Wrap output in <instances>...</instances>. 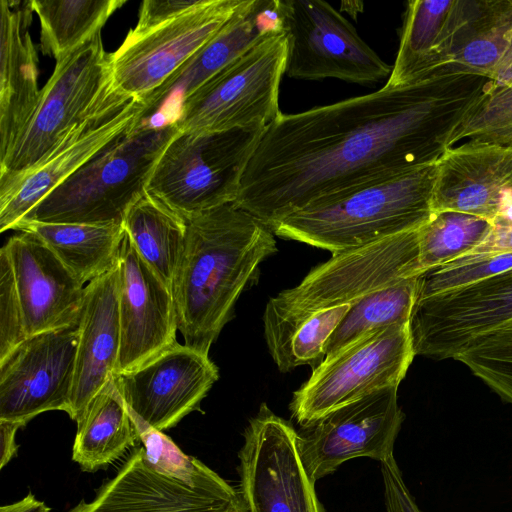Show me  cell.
Masks as SVG:
<instances>
[{"label":"cell","mask_w":512,"mask_h":512,"mask_svg":"<svg viewBox=\"0 0 512 512\" xmlns=\"http://www.w3.org/2000/svg\"><path fill=\"white\" fill-rule=\"evenodd\" d=\"M387 512H421L410 493L402 472L391 456L380 462Z\"/></svg>","instance_id":"ab89813d"},{"label":"cell","mask_w":512,"mask_h":512,"mask_svg":"<svg viewBox=\"0 0 512 512\" xmlns=\"http://www.w3.org/2000/svg\"><path fill=\"white\" fill-rule=\"evenodd\" d=\"M177 132L172 122H141L61 183L22 221L123 224Z\"/></svg>","instance_id":"277c9868"},{"label":"cell","mask_w":512,"mask_h":512,"mask_svg":"<svg viewBox=\"0 0 512 512\" xmlns=\"http://www.w3.org/2000/svg\"><path fill=\"white\" fill-rule=\"evenodd\" d=\"M13 230L38 236L83 284L118 266L125 235L123 224L22 221Z\"/></svg>","instance_id":"4316f807"},{"label":"cell","mask_w":512,"mask_h":512,"mask_svg":"<svg viewBox=\"0 0 512 512\" xmlns=\"http://www.w3.org/2000/svg\"><path fill=\"white\" fill-rule=\"evenodd\" d=\"M281 30L279 0H243L218 33L142 102L143 121L173 95L180 102L262 38Z\"/></svg>","instance_id":"603a6c76"},{"label":"cell","mask_w":512,"mask_h":512,"mask_svg":"<svg viewBox=\"0 0 512 512\" xmlns=\"http://www.w3.org/2000/svg\"><path fill=\"white\" fill-rule=\"evenodd\" d=\"M22 306L9 254L0 250V362L26 338Z\"/></svg>","instance_id":"74e56055"},{"label":"cell","mask_w":512,"mask_h":512,"mask_svg":"<svg viewBox=\"0 0 512 512\" xmlns=\"http://www.w3.org/2000/svg\"><path fill=\"white\" fill-rule=\"evenodd\" d=\"M244 512H324L297 447V431L263 403L239 451Z\"/></svg>","instance_id":"8fae6325"},{"label":"cell","mask_w":512,"mask_h":512,"mask_svg":"<svg viewBox=\"0 0 512 512\" xmlns=\"http://www.w3.org/2000/svg\"><path fill=\"white\" fill-rule=\"evenodd\" d=\"M351 305L319 311L291 325L264 327L268 351L277 368L289 372L309 365L312 370L326 356V346Z\"/></svg>","instance_id":"1f68e13d"},{"label":"cell","mask_w":512,"mask_h":512,"mask_svg":"<svg viewBox=\"0 0 512 512\" xmlns=\"http://www.w3.org/2000/svg\"><path fill=\"white\" fill-rule=\"evenodd\" d=\"M287 54L284 30L265 36L183 98L170 122L184 132L266 128L281 113L279 86Z\"/></svg>","instance_id":"ba28073f"},{"label":"cell","mask_w":512,"mask_h":512,"mask_svg":"<svg viewBox=\"0 0 512 512\" xmlns=\"http://www.w3.org/2000/svg\"><path fill=\"white\" fill-rule=\"evenodd\" d=\"M142 103L125 95L79 124L42 163L0 191V231L13 230L48 194L143 121Z\"/></svg>","instance_id":"2e32d148"},{"label":"cell","mask_w":512,"mask_h":512,"mask_svg":"<svg viewBox=\"0 0 512 512\" xmlns=\"http://www.w3.org/2000/svg\"><path fill=\"white\" fill-rule=\"evenodd\" d=\"M453 1L414 0L407 3L399 49L384 86H406L436 72Z\"/></svg>","instance_id":"f1b7e54d"},{"label":"cell","mask_w":512,"mask_h":512,"mask_svg":"<svg viewBox=\"0 0 512 512\" xmlns=\"http://www.w3.org/2000/svg\"><path fill=\"white\" fill-rule=\"evenodd\" d=\"M264 130L178 131L159 158L146 192L184 220L234 202Z\"/></svg>","instance_id":"8992f818"},{"label":"cell","mask_w":512,"mask_h":512,"mask_svg":"<svg viewBox=\"0 0 512 512\" xmlns=\"http://www.w3.org/2000/svg\"><path fill=\"white\" fill-rule=\"evenodd\" d=\"M488 82L441 70L406 86L281 112L263 131L234 204L272 228L319 199L436 162Z\"/></svg>","instance_id":"6da1fadb"},{"label":"cell","mask_w":512,"mask_h":512,"mask_svg":"<svg viewBox=\"0 0 512 512\" xmlns=\"http://www.w3.org/2000/svg\"><path fill=\"white\" fill-rule=\"evenodd\" d=\"M414 357L409 322L371 331L312 370L293 394L292 417L308 426L339 407L398 387Z\"/></svg>","instance_id":"9c48e42d"},{"label":"cell","mask_w":512,"mask_h":512,"mask_svg":"<svg viewBox=\"0 0 512 512\" xmlns=\"http://www.w3.org/2000/svg\"><path fill=\"white\" fill-rule=\"evenodd\" d=\"M32 12L30 1H0V160L40 100L38 55L29 33Z\"/></svg>","instance_id":"cb8c5ba5"},{"label":"cell","mask_w":512,"mask_h":512,"mask_svg":"<svg viewBox=\"0 0 512 512\" xmlns=\"http://www.w3.org/2000/svg\"><path fill=\"white\" fill-rule=\"evenodd\" d=\"M288 37L285 74L305 80L336 78L367 85L392 67L359 36L354 26L321 0H279Z\"/></svg>","instance_id":"30bf717a"},{"label":"cell","mask_w":512,"mask_h":512,"mask_svg":"<svg viewBox=\"0 0 512 512\" xmlns=\"http://www.w3.org/2000/svg\"><path fill=\"white\" fill-rule=\"evenodd\" d=\"M512 82V64L492 82L493 87H500Z\"/></svg>","instance_id":"ee69618b"},{"label":"cell","mask_w":512,"mask_h":512,"mask_svg":"<svg viewBox=\"0 0 512 512\" xmlns=\"http://www.w3.org/2000/svg\"><path fill=\"white\" fill-rule=\"evenodd\" d=\"M118 306L120 351L114 375L143 365L177 342L172 292L126 232L119 256Z\"/></svg>","instance_id":"ac0fdd59"},{"label":"cell","mask_w":512,"mask_h":512,"mask_svg":"<svg viewBox=\"0 0 512 512\" xmlns=\"http://www.w3.org/2000/svg\"><path fill=\"white\" fill-rule=\"evenodd\" d=\"M502 328L512 329V323H510L509 325L502 327ZM502 328H500V329H502Z\"/></svg>","instance_id":"f6af8a7d"},{"label":"cell","mask_w":512,"mask_h":512,"mask_svg":"<svg viewBox=\"0 0 512 512\" xmlns=\"http://www.w3.org/2000/svg\"><path fill=\"white\" fill-rule=\"evenodd\" d=\"M405 415L398 387L384 389L339 407L297 432V447L310 479L335 472L344 462L393 456Z\"/></svg>","instance_id":"7c38bea8"},{"label":"cell","mask_w":512,"mask_h":512,"mask_svg":"<svg viewBox=\"0 0 512 512\" xmlns=\"http://www.w3.org/2000/svg\"><path fill=\"white\" fill-rule=\"evenodd\" d=\"M236 512H244L243 506L240 509H238Z\"/></svg>","instance_id":"bcb514c9"},{"label":"cell","mask_w":512,"mask_h":512,"mask_svg":"<svg viewBox=\"0 0 512 512\" xmlns=\"http://www.w3.org/2000/svg\"><path fill=\"white\" fill-rule=\"evenodd\" d=\"M418 277L397 281L351 304L327 343L325 358L371 331L409 322L417 300Z\"/></svg>","instance_id":"4dcf8cb0"},{"label":"cell","mask_w":512,"mask_h":512,"mask_svg":"<svg viewBox=\"0 0 512 512\" xmlns=\"http://www.w3.org/2000/svg\"><path fill=\"white\" fill-rule=\"evenodd\" d=\"M185 221V248L172 289L176 323L186 346L209 354L260 264L277 252L275 234L234 202Z\"/></svg>","instance_id":"7a4b0ae2"},{"label":"cell","mask_w":512,"mask_h":512,"mask_svg":"<svg viewBox=\"0 0 512 512\" xmlns=\"http://www.w3.org/2000/svg\"><path fill=\"white\" fill-rule=\"evenodd\" d=\"M449 32L441 70L494 82L512 64V0H454Z\"/></svg>","instance_id":"d4e9b609"},{"label":"cell","mask_w":512,"mask_h":512,"mask_svg":"<svg viewBox=\"0 0 512 512\" xmlns=\"http://www.w3.org/2000/svg\"><path fill=\"white\" fill-rule=\"evenodd\" d=\"M499 397L512 404V329L479 336L455 358Z\"/></svg>","instance_id":"d590c367"},{"label":"cell","mask_w":512,"mask_h":512,"mask_svg":"<svg viewBox=\"0 0 512 512\" xmlns=\"http://www.w3.org/2000/svg\"><path fill=\"white\" fill-rule=\"evenodd\" d=\"M436 174L437 161L329 195L271 230L335 254L419 229L433 214Z\"/></svg>","instance_id":"3957f363"},{"label":"cell","mask_w":512,"mask_h":512,"mask_svg":"<svg viewBox=\"0 0 512 512\" xmlns=\"http://www.w3.org/2000/svg\"><path fill=\"white\" fill-rule=\"evenodd\" d=\"M123 94L112 84L101 32L56 60L30 121L0 160V191L50 156L83 121Z\"/></svg>","instance_id":"5b68a950"},{"label":"cell","mask_w":512,"mask_h":512,"mask_svg":"<svg viewBox=\"0 0 512 512\" xmlns=\"http://www.w3.org/2000/svg\"><path fill=\"white\" fill-rule=\"evenodd\" d=\"M510 269L512 252L465 255L421 273L418 277L417 300L456 290Z\"/></svg>","instance_id":"8d00e7d4"},{"label":"cell","mask_w":512,"mask_h":512,"mask_svg":"<svg viewBox=\"0 0 512 512\" xmlns=\"http://www.w3.org/2000/svg\"><path fill=\"white\" fill-rule=\"evenodd\" d=\"M76 423L72 460L85 472L106 468L140 442L114 376L93 397Z\"/></svg>","instance_id":"484cf974"},{"label":"cell","mask_w":512,"mask_h":512,"mask_svg":"<svg viewBox=\"0 0 512 512\" xmlns=\"http://www.w3.org/2000/svg\"><path fill=\"white\" fill-rule=\"evenodd\" d=\"M492 227L489 221L465 213H433L418 230L422 273L466 255L485 240Z\"/></svg>","instance_id":"d6a6232c"},{"label":"cell","mask_w":512,"mask_h":512,"mask_svg":"<svg viewBox=\"0 0 512 512\" xmlns=\"http://www.w3.org/2000/svg\"><path fill=\"white\" fill-rule=\"evenodd\" d=\"M50 508L41 500H38L32 492L22 499L0 507V512H50Z\"/></svg>","instance_id":"7bdbcfd3"},{"label":"cell","mask_w":512,"mask_h":512,"mask_svg":"<svg viewBox=\"0 0 512 512\" xmlns=\"http://www.w3.org/2000/svg\"><path fill=\"white\" fill-rule=\"evenodd\" d=\"M22 427L24 425L20 422L0 420V469L17 455L16 433Z\"/></svg>","instance_id":"b9f144b4"},{"label":"cell","mask_w":512,"mask_h":512,"mask_svg":"<svg viewBox=\"0 0 512 512\" xmlns=\"http://www.w3.org/2000/svg\"><path fill=\"white\" fill-rule=\"evenodd\" d=\"M242 1L207 0L151 32L125 38L110 54L114 88L142 103L218 33Z\"/></svg>","instance_id":"5bb4252c"},{"label":"cell","mask_w":512,"mask_h":512,"mask_svg":"<svg viewBox=\"0 0 512 512\" xmlns=\"http://www.w3.org/2000/svg\"><path fill=\"white\" fill-rule=\"evenodd\" d=\"M418 230L332 254L295 287L271 297L263 325H291L326 309L351 305L402 279L422 273Z\"/></svg>","instance_id":"52a82bcc"},{"label":"cell","mask_w":512,"mask_h":512,"mask_svg":"<svg viewBox=\"0 0 512 512\" xmlns=\"http://www.w3.org/2000/svg\"><path fill=\"white\" fill-rule=\"evenodd\" d=\"M10 257L27 336L78 326L85 287L35 234L3 245Z\"/></svg>","instance_id":"ffe728a7"},{"label":"cell","mask_w":512,"mask_h":512,"mask_svg":"<svg viewBox=\"0 0 512 512\" xmlns=\"http://www.w3.org/2000/svg\"><path fill=\"white\" fill-rule=\"evenodd\" d=\"M510 252H512V222L495 220L485 240L466 255L481 256Z\"/></svg>","instance_id":"60d3db41"},{"label":"cell","mask_w":512,"mask_h":512,"mask_svg":"<svg viewBox=\"0 0 512 512\" xmlns=\"http://www.w3.org/2000/svg\"><path fill=\"white\" fill-rule=\"evenodd\" d=\"M41 26V51L56 60L101 28L125 0H31Z\"/></svg>","instance_id":"f546056e"},{"label":"cell","mask_w":512,"mask_h":512,"mask_svg":"<svg viewBox=\"0 0 512 512\" xmlns=\"http://www.w3.org/2000/svg\"><path fill=\"white\" fill-rule=\"evenodd\" d=\"M512 206V146L466 141L437 161L433 213L453 211L494 220Z\"/></svg>","instance_id":"d6986e66"},{"label":"cell","mask_w":512,"mask_h":512,"mask_svg":"<svg viewBox=\"0 0 512 512\" xmlns=\"http://www.w3.org/2000/svg\"><path fill=\"white\" fill-rule=\"evenodd\" d=\"M123 227L141 258L172 292L185 248L186 221L146 192L127 211Z\"/></svg>","instance_id":"83f0119b"},{"label":"cell","mask_w":512,"mask_h":512,"mask_svg":"<svg viewBox=\"0 0 512 512\" xmlns=\"http://www.w3.org/2000/svg\"><path fill=\"white\" fill-rule=\"evenodd\" d=\"M119 264L85 287L75 375L67 414L77 420L114 376L120 351Z\"/></svg>","instance_id":"7402d4cb"},{"label":"cell","mask_w":512,"mask_h":512,"mask_svg":"<svg viewBox=\"0 0 512 512\" xmlns=\"http://www.w3.org/2000/svg\"><path fill=\"white\" fill-rule=\"evenodd\" d=\"M78 338V326L29 336L0 362V420L25 426L43 412L67 413Z\"/></svg>","instance_id":"9a60e30c"},{"label":"cell","mask_w":512,"mask_h":512,"mask_svg":"<svg viewBox=\"0 0 512 512\" xmlns=\"http://www.w3.org/2000/svg\"><path fill=\"white\" fill-rule=\"evenodd\" d=\"M207 0H145L142 2L137 25L127 34L135 39L202 6Z\"/></svg>","instance_id":"f35d334b"},{"label":"cell","mask_w":512,"mask_h":512,"mask_svg":"<svg viewBox=\"0 0 512 512\" xmlns=\"http://www.w3.org/2000/svg\"><path fill=\"white\" fill-rule=\"evenodd\" d=\"M512 323V269L416 300L409 320L415 356L454 359L469 343Z\"/></svg>","instance_id":"4fadbf2b"},{"label":"cell","mask_w":512,"mask_h":512,"mask_svg":"<svg viewBox=\"0 0 512 512\" xmlns=\"http://www.w3.org/2000/svg\"><path fill=\"white\" fill-rule=\"evenodd\" d=\"M462 139L512 146V82L493 87L489 81L486 92L450 135L448 147Z\"/></svg>","instance_id":"e575fe53"},{"label":"cell","mask_w":512,"mask_h":512,"mask_svg":"<svg viewBox=\"0 0 512 512\" xmlns=\"http://www.w3.org/2000/svg\"><path fill=\"white\" fill-rule=\"evenodd\" d=\"M241 507L238 491L196 488L166 476L139 447L92 500L82 499L68 512H236Z\"/></svg>","instance_id":"44dd1931"},{"label":"cell","mask_w":512,"mask_h":512,"mask_svg":"<svg viewBox=\"0 0 512 512\" xmlns=\"http://www.w3.org/2000/svg\"><path fill=\"white\" fill-rule=\"evenodd\" d=\"M128 411L138 431L147 460L160 473L196 488L237 492L202 461L185 454L163 431L143 422L129 408Z\"/></svg>","instance_id":"836d02e7"},{"label":"cell","mask_w":512,"mask_h":512,"mask_svg":"<svg viewBox=\"0 0 512 512\" xmlns=\"http://www.w3.org/2000/svg\"><path fill=\"white\" fill-rule=\"evenodd\" d=\"M218 378V368L209 354L178 342L143 365L114 375L129 410L159 431L199 410Z\"/></svg>","instance_id":"e0dca14e"}]
</instances>
